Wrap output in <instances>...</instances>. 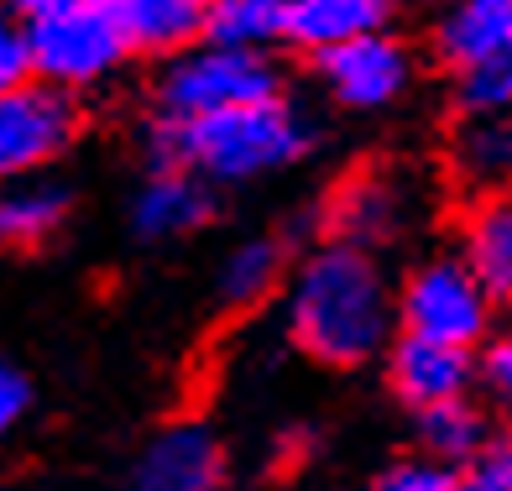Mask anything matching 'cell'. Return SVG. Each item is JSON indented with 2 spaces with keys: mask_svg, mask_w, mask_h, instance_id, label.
<instances>
[{
  "mask_svg": "<svg viewBox=\"0 0 512 491\" xmlns=\"http://www.w3.org/2000/svg\"><path fill=\"white\" fill-rule=\"evenodd\" d=\"M288 330L314 361L361 366L392 330V293L366 246L330 241L293 277Z\"/></svg>",
  "mask_w": 512,
  "mask_h": 491,
  "instance_id": "6da1fadb",
  "label": "cell"
},
{
  "mask_svg": "<svg viewBox=\"0 0 512 491\" xmlns=\"http://www.w3.org/2000/svg\"><path fill=\"white\" fill-rule=\"evenodd\" d=\"M152 147L168 168H189L215 183H246L288 168L309 152V121L283 95L215 110L199 121H157Z\"/></svg>",
  "mask_w": 512,
  "mask_h": 491,
  "instance_id": "7a4b0ae2",
  "label": "cell"
},
{
  "mask_svg": "<svg viewBox=\"0 0 512 491\" xmlns=\"http://www.w3.org/2000/svg\"><path fill=\"white\" fill-rule=\"evenodd\" d=\"M27 32H32V68H37V79L58 84V89L100 84L131 53V37L121 27L115 0H74V6H63V11L32 16Z\"/></svg>",
  "mask_w": 512,
  "mask_h": 491,
  "instance_id": "3957f363",
  "label": "cell"
},
{
  "mask_svg": "<svg viewBox=\"0 0 512 491\" xmlns=\"http://www.w3.org/2000/svg\"><path fill=\"white\" fill-rule=\"evenodd\" d=\"M277 95V68L256 48H225V42H204V48L178 53L157 79V105L162 121H199L215 110H236Z\"/></svg>",
  "mask_w": 512,
  "mask_h": 491,
  "instance_id": "277c9868",
  "label": "cell"
},
{
  "mask_svg": "<svg viewBox=\"0 0 512 491\" xmlns=\"http://www.w3.org/2000/svg\"><path fill=\"white\" fill-rule=\"evenodd\" d=\"M398 319L408 335L471 350L486 335V319H492V293L481 288V277L471 272L465 256H434L403 283Z\"/></svg>",
  "mask_w": 512,
  "mask_h": 491,
  "instance_id": "5b68a950",
  "label": "cell"
},
{
  "mask_svg": "<svg viewBox=\"0 0 512 491\" xmlns=\"http://www.w3.org/2000/svg\"><path fill=\"white\" fill-rule=\"evenodd\" d=\"M74 142V105L58 84H21L0 95V183L32 178Z\"/></svg>",
  "mask_w": 512,
  "mask_h": 491,
  "instance_id": "8992f818",
  "label": "cell"
},
{
  "mask_svg": "<svg viewBox=\"0 0 512 491\" xmlns=\"http://www.w3.org/2000/svg\"><path fill=\"white\" fill-rule=\"evenodd\" d=\"M314 58H319V79L330 89V100H340L345 110H382L392 100H403V89L413 84V58L392 32H366Z\"/></svg>",
  "mask_w": 512,
  "mask_h": 491,
  "instance_id": "52a82bcc",
  "label": "cell"
},
{
  "mask_svg": "<svg viewBox=\"0 0 512 491\" xmlns=\"http://www.w3.org/2000/svg\"><path fill=\"white\" fill-rule=\"evenodd\" d=\"M225 455L209 429L173 424L162 429L131 471V491H220Z\"/></svg>",
  "mask_w": 512,
  "mask_h": 491,
  "instance_id": "ba28073f",
  "label": "cell"
},
{
  "mask_svg": "<svg viewBox=\"0 0 512 491\" xmlns=\"http://www.w3.org/2000/svg\"><path fill=\"white\" fill-rule=\"evenodd\" d=\"M434 53L455 74L512 63V0H450L434 21Z\"/></svg>",
  "mask_w": 512,
  "mask_h": 491,
  "instance_id": "9c48e42d",
  "label": "cell"
},
{
  "mask_svg": "<svg viewBox=\"0 0 512 491\" xmlns=\"http://www.w3.org/2000/svg\"><path fill=\"white\" fill-rule=\"evenodd\" d=\"M403 220H408V189H403V178H392L382 168H366L356 178H345L330 199L335 241H351V246H366V251L387 246L403 230Z\"/></svg>",
  "mask_w": 512,
  "mask_h": 491,
  "instance_id": "30bf717a",
  "label": "cell"
},
{
  "mask_svg": "<svg viewBox=\"0 0 512 491\" xmlns=\"http://www.w3.org/2000/svg\"><path fill=\"white\" fill-rule=\"evenodd\" d=\"M476 366L465 345H445V340H424V335H403L392 350V387L403 392V403H413L418 413L434 403H455L471 387Z\"/></svg>",
  "mask_w": 512,
  "mask_h": 491,
  "instance_id": "8fae6325",
  "label": "cell"
},
{
  "mask_svg": "<svg viewBox=\"0 0 512 491\" xmlns=\"http://www.w3.org/2000/svg\"><path fill=\"white\" fill-rule=\"evenodd\" d=\"M450 173L476 199L512 189V110L460 115L450 136Z\"/></svg>",
  "mask_w": 512,
  "mask_h": 491,
  "instance_id": "7c38bea8",
  "label": "cell"
},
{
  "mask_svg": "<svg viewBox=\"0 0 512 491\" xmlns=\"http://www.w3.org/2000/svg\"><path fill=\"white\" fill-rule=\"evenodd\" d=\"M204 215H209V194L189 168H157L131 199V225L147 241L189 236L194 225H204Z\"/></svg>",
  "mask_w": 512,
  "mask_h": 491,
  "instance_id": "4fadbf2b",
  "label": "cell"
},
{
  "mask_svg": "<svg viewBox=\"0 0 512 491\" xmlns=\"http://www.w3.org/2000/svg\"><path fill=\"white\" fill-rule=\"evenodd\" d=\"M465 262L492 303H512V189L486 194L465 215Z\"/></svg>",
  "mask_w": 512,
  "mask_h": 491,
  "instance_id": "5bb4252c",
  "label": "cell"
},
{
  "mask_svg": "<svg viewBox=\"0 0 512 491\" xmlns=\"http://www.w3.org/2000/svg\"><path fill=\"white\" fill-rule=\"evenodd\" d=\"M382 27H387V0H293L288 42L324 53V48H340V42H356Z\"/></svg>",
  "mask_w": 512,
  "mask_h": 491,
  "instance_id": "9a60e30c",
  "label": "cell"
},
{
  "mask_svg": "<svg viewBox=\"0 0 512 491\" xmlns=\"http://www.w3.org/2000/svg\"><path fill=\"white\" fill-rule=\"evenodd\" d=\"M136 53H178L204 32L209 0H115Z\"/></svg>",
  "mask_w": 512,
  "mask_h": 491,
  "instance_id": "2e32d148",
  "label": "cell"
},
{
  "mask_svg": "<svg viewBox=\"0 0 512 491\" xmlns=\"http://www.w3.org/2000/svg\"><path fill=\"white\" fill-rule=\"evenodd\" d=\"M63 215H68V194L58 183L16 178L0 189V241L6 246H42L63 225Z\"/></svg>",
  "mask_w": 512,
  "mask_h": 491,
  "instance_id": "e0dca14e",
  "label": "cell"
},
{
  "mask_svg": "<svg viewBox=\"0 0 512 491\" xmlns=\"http://www.w3.org/2000/svg\"><path fill=\"white\" fill-rule=\"evenodd\" d=\"M288 16H293V0H209L204 37L225 42V48L262 53L267 42L288 37Z\"/></svg>",
  "mask_w": 512,
  "mask_h": 491,
  "instance_id": "ac0fdd59",
  "label": "cell"
},
{
  "mask_svg": "<svg viewBox=\"0 0 512 491\" xmlns=\"http://www.w3.org/2000/svg\"><path fill=\"white\" fill-rule=\"evenodd\" d=\"M418 434H424V450L439 460H476L486 450V429H481V413L455 397V403H434L418 413Z\"/></svg>",
  "mask_w": 512,
  "mask_h": 491,
  "instance_id": "d6986e66",
  "label": "cell"
},
{
  "mask_svg": "<svg viewBox=\"0 0 512 491\" xmlns=\"http://www.w3.org/2000/svg\"><path fill=\"white\" fill-rule=\"evenodd\" d=\"M277 277H283V246L277 241H241L220 267V293L230 303H256L277 288Z\"/></svg>",
  "mask_w": 512,
  "mask_h": 491,
  "instance_id": "ffe728a7",
  "label": "cell"
},
{
  "mask_svg": "<svg viewBox=\"0 0 512 491\" xmlns=\"http://www.w3.org/2000/svg\"><path fill=\"white\" fill-rule=\"evenodd\" d=\"M455 100L465 115H486V110H512V63L507 68H471L455 74Z\"/></svg>",
  "mask_w": 512,
  "mask_h": 491,
  "instance_id": "44dd1931",
  "label": "cell"
},
{
  "mask_svg": "<svg viewBox=\"0 0 512 491\" xmlns=\"http://www.w3.org/2000/svg\"><path fill=\"white\" fill-rule=\"evenodd\" d=\"M37 74L32 68V32L27 21H16L11 11H0V95L6 89H21Z\"/></svg>",
  "mask_w": 512,
  "mask_h": 491,
  "instance_id": "7402d4cb",
  "label": "cell"
},
{
  "mask_svg": "<svg viewBox=\"0 0 512 491\" xmlns=\"http://www.w3.org/2000/svg\"><path fill=\"white\" fill-rule=\"evenodd\" d=\"M465 491H512V444H486L476 460H465Z\"/></svg>",
  "mask_w": 512,
  "mask_h": 491,
  "instance_id": "603a6c76",
  "label": "cell"
},
{
  "mask_svg": "<svg viewBox=\"0 0 512 491\" xmlns=\"http://www.w3.org/2000/svg\"><path fill=\"white\" fill-rule=\"evenodd\" d=\"M450 481L455 476L445 471V465H434V460H403V465H392V471L377 481V491H439Z\"/></svg>",
  "mask_w": 512,
  "mask_h": 491,
  "instance_id": "cb8c5ba5",
  "label": "cell"
},
{
  "mask_svg": "<svg viewBox=\"0 0 512 491\" xmlns=\"http://www.w3.org/2000/svg\"><path fill=\"white\" fill-rule=\"evenodd\" d=\"M481 382L492 387V397H497L502 408H512V330L486 345V356H481Z\"/></svg>",
  "mask_w": 512,
  "mask_h": 491,
  "instance_id": "d4e9b609",
  "label": "cell"
},
{
  "mask_svg": "<svg viewBox=\"0 0 512 491\" xmlns=\"http://www.w3.org/2000/svg\"><path fill=\"white\" fill-rule=\"evenodd\" d=\"M21 413H27V382H21V371L0 366V434H6Z\"/></svg>",
  "mask_w": 512,
  "mask_h": 491,
  "instance_id": "484cf974",
  "label": "cell"
},
{
  "mask_svg": "<svg viewBox=\"0 0 512 491\" xmlns=\"http://www.w3.org/2000/svg\"><path fill=\"white\" fill-rule=\"evenodd\" d=\"M11 6L21 11V16H48V11H63V6H74V0H11Z\"/></svg>",
  "mask_w": 512,
  "mask_h": 491,
  "instance_id": "4316f807",
  "label": "cell"
},
{
  "mask_svg": "<svg viewBox=\"0 0 512 491\" xmlns=\"http://www.w3.org/2000/svg\"><path fill=\"white\" fill-rule=\"evenodd\" d=\"M439 491H465V486H460V481H450V486H439Z\"/></svg>",
  "mask_w": 512,
  "mask_h": 491,
  "instance_id": "83f0119b",
  "label": "cell"
}]
</instances>
